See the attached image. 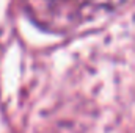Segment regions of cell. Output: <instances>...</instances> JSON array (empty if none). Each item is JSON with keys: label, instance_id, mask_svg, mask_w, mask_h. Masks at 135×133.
I'll return each instance as SVG.
<instances>
[]
</instances>
